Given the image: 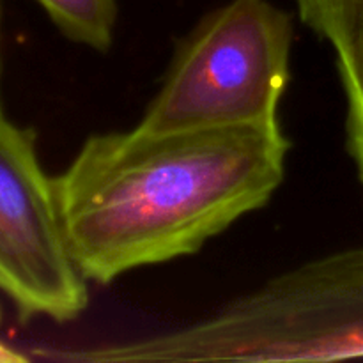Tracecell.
Returning <instances> with one entry per match:
<instances>
[{
	"label": "cell",
	"instance_id": "obj_1",
	"mask_svg": "<svg viewBox=\"0 0 363 363\" xmlns=\"http://www.w3.org/2000/svg\"><path fill=\"white\" fill-rule=\"evenodd\" d=\"M291 144L279 121L259 126L91 135L53 177L64 236L91 282L197 254L268 204Z\"/></svg>",
	"mask_w": 363,
	"mask_h": 363
},
{
	"label": "cell",
	"instance_id": "obj_2",
	"mask_svg": "<svg viewBox=\"0 0 363 363\" xmlns=\"http://www.w3.org/2000/svg\"><path fill=\"white\" fill-rule=\"evenodd\" d=\"M293 38L291 14L269 0H230L211 11L181 39L137 126L174 133L279 121Z\"/></svg>",
	"mask_w": 363,
	"mask_h": 363
},
{
	"label": "cell",
	"instance_id": "obj_3",
	"mask_svg": "<svg viewBox=\"0 0 363 363\" xmlns=\"http://www.w3.org/2000/svg\"><path fill=\"white\" fill-rule=\"evenodd\" d=\"M227 325L245 362L363 357V247L312 259L234 298Z\"/></svg>",
	"mask_w": 363,
	"mask_h": 363
},
{
	"label": "cell",
	"instance_id": "obj_4",
	"mask_svg": "<svg viewBox=\"0 0 363 363\" xmlns=\"http://www.w3.org/2000/svg\"><path fill=\"white\" fill-rule=\"evenodd\" d=\"M0 289L23 319L67 323L89 305L87 280L67 248L53 177L30 130L0 110Z\"/></svg>",
	"mask_w": 363,
	"mask_h": 363
},
{
	"label": "cell",
	"instance_id": "obj_5",
	"mask_svg": "<svg viewBox=\"0 0 363 363\" xmlns=\"http://www.w3.org/2000/svg\"><path fill=\"white\" fill-rule=\"evenodd\" d=\"M301 21L337 55L346 96L363 94V0H294Z\"/></svg>",
	"mask_w": 363,
	"mask_h": 363
},
{
	"label": "cell",
	"instance_id": "obj_6",
	"mask_svg": "<svg viewBox=\"0 0 363 363\" xmlns=\"http://www.w3.org/2000/svg\"><path fill=\"white\" fill-rule=\"evenodd\" d=\"M59 30L71 41L108 52L116 38V0H38Z\"/></svg>",
	"mask_w": 363,
	"mask_h": 363
},
{
	"label": "cell",
	"instance_id": "obj_7",
	"mask_svg": "<svg viewBox=\"0 0 363 363\" xmlns=\"http://www.w3.org/2000/svg\"><path fill=\"white\" fill-rule=\"evenodd\" d=\"M347 98V147L357 165L358 176L363 184V94L346 96Z\"/></svg>",
	"mask_w": 363,
	"mask_h": 363
},
{
	"label": "cell",
	"instance_id": "obj_8",
	"mask_svg": "<svg viewBox=\"0 0 363 363\" xmlns=\"http://www.w3.org/2000/svg\"><path fill=\"white\" fill-rule=\"evenodd\" d=\"M27 362V357L18 351H14L13 347L6 346L4 342H0V363H23Z\"/></svg>",
	"mask_w": 363,
	"mask_h": 363
}]
</instances>
